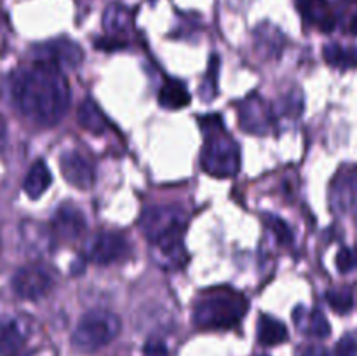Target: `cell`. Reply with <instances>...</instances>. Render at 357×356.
<instances>
[{
    "label": "cell",
    "mask_w": 357,
    "mask_h": 356,
    "mask_svg": "<svg viewBox=\"0 0 357 356\" xmlns=\"http://www.w3.org/2000/svg\"><path fill=\"white\" fill-rule=\"evenodd\" d=\"M13 100L24 117L51 128L59 124L68 110L70 87L61 68L37 61L14 75Z\"/></svg>",
    "instance_id": "cell-1"
},
{
    "label": "cell",
    "mask_w": 357,
    "mask_h": 356,
    "mask_svg": "<svg viewBox=\"0 0 357 356\" xmlns=\"http://www.w3.org/2000/svg\"><path fill=\"white\" fill-rule=\"evenodd\" d=\"M187 223V213L176 206H152L139 218V229L153 244L164 267H180L187 260L183 248Z\"/></svg>",
    "instance_id": "cell-2"
},
{
    "label": "cell",
    "mask_w": 357,
    "mask_h": 356,
    "mask_svg": "<svg viewBox=\"0 0 357 356\" xmlns=\"http://www.w3.org/2000/svg\"><path fill=\"white\" fill-rule=\"evenodd\" d=\"M250 309L246 297L229 288L206 292L194 307V323L201 330H230Z\"/></svg>",
    "instance_id": "cell-3"
},
{
    "label": "cell",
    "mask_w": 357,
    "mask_h": 356,
    "mask_svg": "<svg viewBox=\"0 0 357 356\" xmlns=\"http://www.w3.org/2000/svg\"><path fill=\"white\" fill-rule=\"evenodd\" d=\"M121 320L117 314L105 309L89 311L80 318L79 325L73 330V348L82 353H94L110 344L121 334Z\"/></svg>",
    "instance_id": "cell-4"
},
{
    "label": "cell",
    "mask_w": 357,
    "mask_h": 356,
    "mask_svg": "<svg viewBox=\"0 0 357 356\" xmlns=\"http://www.w3.org/2000/svg\"><path fill=\"white\" fill-rule=\"evenodd\" d=\"M201 152V166L215 178H232L241 170L239 145L223 129L206 133Z\"/></svg>",
    "instance_id": "cell-5"
},
{
    "label": "cell",
    "mask_w": 357,
    "mask_h": 356,
    "mask_svg": "<svg viewBox=\"0 0 357 356\" xmlns=\"http://www.w3.org/2000/svg\"><path fill=\"white\" fill-rule=\"evenodd\" d=\"M35 56L38 61L49 63L52 66H70L75 68L84 59V51L77 42L68 37L52 38V40L44 42V44L35 47Z\"/></svg>",
    "instance_id": "cell-6"
},
{
    "label": "cell",
    "mask_w": 357,
    "mask_h": 356,
    "mask_svg": "<svg viewBox=\"0 0 357 356\" xmlns=\"http://www.w3.org/2000/svg\"><path fill=\"white\" fill-rule=\"evenodd\" d=\"M13 290L21 299L38 300L51 290V276L38 265H26L13 276Z\"/></svg>",
    "instance_id": "cell-7"
},
{
    "label": "cell",
    "mask_w": 357,
    "mask_h": 356,
    "mask_svg": "<svg viewBox=\"0 0 357 356\" xmlns=\"http://www.w3.org/2000/svg\"><path fill=\"white\" fill-rule=\"evenodd\" d=\"M239 126L244 133L267 135L272 128V110L260 96H248L239 105Z\"/></svg>",
    "instance_id": "cell-8"
},
{
    "label": "cell",
    "mask_w": 357,
    "mask_h": 356,
    "mask_svg": "<svg viewBox=\"0 0 357 356\" xmlns=\"http://www.w3.org/2000/svg\"><path fill=\"white\" fill-rule=\"evenodd\" d=\"M87 257L100 265L121 260L129 251V244L124 236L115 232H100L87 241Z\"/></svg>",
    "instance_id": "cell-9"
},
{
    "label": "cell",
    "mask_w": 357,
    "mask_h": 356,
    "mask_svg": "<svg viewBox=\"0 0 357 356\" xmlns=\"http://www.w3.org/2000/svg\"><path fill=\"white\" fill-rule=\"evenodd\" d=\"M59 170L63 178L68 181L72 187L80 191H89L94 185V170L89 161L84 159L77 152H65L59 157Z\"/></svg>",
    "instance_id": "cell-10"
},
{
    "label": "cell",
    "mask_w": 357,
    "mask_h": 356,
    "mask_svg": "<svg viewBox=\"0 0 357 356\" xmlns=\"http://www.w3.org/2000/svg\"><path fill=\"white\" fill-rule=\"evenodd\" d=\"M52 227L59 237L66 241H73L86 230V218L77 208L70 205H63L56 212L52 218Z\"/></svg>",
    "instance_id": "cell-11"
},
{
    "label": "cell",
    "mask_w": 357,
    "mask_h": 356,
    "mask_svg": "<svg viewBox=\"0 0 357 356\" xmlns=\"http://www.w3.org/2000/svg\"><path fill=\"white\" fill-rule=\"evenodd\" d=\"M26 325L17 318H2L0 320V356H10L26 341Z\"/></svg>",
    "instance_id": "cell-12"
},
{
    "label": "cell",
    "mask_w": 357,
    "mask_h": 356,
    "mask_svg": "<svg viewBox=\"0 0 357 356\" xmlns=\"http://www.w3.org/2000/svg\"><path fill=\"white\" fill-rule=\"evenodd\" d=\"M298 9L309 23L316 24L321 31H333L337 20L326 0H298Z\"/></svg>",
    "instance_id": "cell-13"
},
{
    "label": "cell",
    "mask_w": 357,
    "mask_h": 356,
    "mask_svg": "<svg viewBox=\"0 0 357 356\" xmlns=\"http://www.w3.org/2000/svg\"><path fill=\"white\" fill-rule=\"evenodd\" d=\"M21 237L26 250L35 257L49 253L52 248V234L40 223L24 222L21 225Z\"/></svg>",
    "instance_id": "cell-14"
},
{
    "label": "cell",
    "mask_w": 357,
    "mask_h": 356,
    "mask_svg": "<svg viewBox=\"0 0 357 356\" xmlns=\"http://www.w3.org/2000/svg\"><path fill=\"white\" fill-rule=\"evenodd\" d=\"M52 184V175L49 171L47 164L44 163L42 159L35 161L31 164V168L28 170L26 177H24L23 181V188L26 192L28 198L31 199H38Z\"/></svg>",
    "instance_id": "cell-15"
},
{
    "label": "cell",
    "mask_w": 357,
    "mask_h": 356,
    "mask_svg": "<svg viewBox=\"0 0 357 356\" xmlns=\"http://www.w3.org/2000/svg\"><path fill=\"white\" fill-rule=\"evenodd\" d=\"M295 318V323L300 330H303L305 334L312 335L317 339H326L331 334V325L326 320L321 311H312V313H307L303 307H298L293 314Z\"/></svg>",
    "instance_id": "cell-16"
},
{
    "label": "cell",
    "mask_w": 357,
    "mask_h": 356,
    "mask_svg": "<svg viewBox=\"0 0 357 356\" xmlns=\"http://www.w3.org/2000/svg\"><path fill=\"white\" fill-rule=\"evenodd\" d=\"M257 337L258 342L261 346H272L282 344L284 341H288V328L282 321H279L278 318L268 316V314H261L260 320H258L257 327Z\"/></svg>",
    "instance_id": "cell-17"
},
{
    "label": "cell",
    "mask_w": 357,
    "mask_h": 356,
    "mask_svg": "<svg viewBox=\"0 0 357 356\" xmlns=\"http://www.w3.org/2000/svg\"><path fill=\"white\" fill-rule=\"evenodd\" d=\"M79 124L82 126L86 131L94 133V135H100V133L107 131L108 121L103 115L101 108L98 107V103H94L93 100H84L79 107Z\"/></svg>",
    "instance_id": "cell-18"
},
{
    "label": "cell",
    "mask_w": 357,
    "mask_h": 356,
    "mask_svg": "<svg viewBox=\"0 0 357 356\" xmlns=\"http://www.w3.org/2000/svg\"><path fill=\"white\" fill-rule=\"evenodd\" d=\"M159 103L169 110H178L190 103V93L180 80H167L159 91Z\"/></svg>",
    "instance_id": "cell-19"
},
{
    "label": "cell",
    "mask_w": 357,
    "mask_h": 356,
    "mask_svg": "<svg viewBox=\"0 0 357 356\" xmlns=\"http://www.w3.org/2000/svg\"><path fill=\"white\" fill-rule=\"evenodd\" d=\"M129 24H131V13L128 10V7L121 6V3H112L105 9L103 27L110 35L117 37L119 34L128 30Z\"/></svg>",
    "instance_id": "cell-20"
},
{
    "label": "cell",
    "mask_w": 357,
    "mask_h": 356,
    "mask_svg": "<svg viewBox=\"0 0 357 356\" xmlns=\"http://www.w3.org/2000/svg\"><path fill=\"white\" fill-rule=\"evenodd\" d=\"M323 56L328 65L338 68H357V47H342L340 44L324 45Z\"/></svg>",
    "instance_id": "cell-21"
},
{
    "label": "cell",
    "mask_w": 357,
    "mask_h": 356,
    "mask_svg": "<svg viewBox=\"0 0 357 356\" xmlns=\"http://www.w3.org/2000/svg\"><path fill=\"white\" fill-rule=\"evenodd\" d=\"M326 300L337 314H349L354 309V295L351 288H335L326 293Z\"/></svg>",
    "instance_id": "cell-22"
},
{
    "label": "cell",
    "mask_w": 357,
    "mask_h": 356,
    "mask_svg": "<svg viewBox=\"0 0 357 356\" xmlns=\"http://www.w3.org/2000/svg\"><path fill=\"white\" fill-rule=\"evenodd\" d=\"M264 218H265V223H267V227L274 232L275 239H278L279 243L281 244L293 243V232L284 220L279 218V216L275 215H264Z\"/></svg>",
    "instance_id": "cell-23"
},
{
    "label": "cell",
    "mask_w": 357,
    "mask_h": 356,
    "mask_svg": "<svg viewBox=\"0 0 357 356\" xmlns=\"http://www.w3.org/2000/svg\"><path fill=\"white\" fill-rule=\"evenodd\" d=\"M218 66H220V59L216 58V56H213V58L209 59L208 75L204 77V84L201 86L202 100L211 101L213 98L216 96V79H218Z\"/></svg>",
    "instance_id": "cell-24"
},
{
    "label": "cell",
    "mask_w": 357,
    "mask_h": 356,
    "mask_svg": "<svg viewBox=\"0 0 357 356\" xmlns=\"http://www.w3.org/2000/svg\"><path fill=\"white\" fill-rule=\"evenodd\" d=\"M357 267V250L352 248H342L337 253V269L340 272H351Z\"/></svg>",
    "instance_id": "cell-25"
},
{
    "label": "cell",
    "mask_w": 357,
    "mask_h": 356,
    "mask_svg": "<svg viewBox=\"0 0 357 356\" xmlns=\"http://www.w3.org/2000/svg\"><path fill=\"white\" fill-rule=\"evenodd\" d=\"M337 356H357V339L345 335L337 344Z\"/></svg>",
    "instance_id": "cell-26"
},
{
    "label": "cell",
    "mask_w": 357,
    "mask_h": 356,
    "mask_svg": "<svg viewBox=\"0 0 357 356\" xmlns=\"http://www.w3.org/2000/svg\"><path fill=\"white\" fill-rule=\"evenodd\" d=\"M302 108H303V100H302V94L295 93V94H289L286 98V105H284V114L286 115H291V117H298L302 114Z\"/></svg>",
    "instance_id": "cell-27"
},
{
    "label": "cell",
    "mask_w": 357,
    "mask_h": 356,
    "mask_svg": "<svg viewBox=\"0 0 357 356\" xmlns=\"http://www.w3.org/2000/svg\"><path fill=\"white\" fill-rule=\"evenodd\" d=\"M143 356H169V351H167V346L162 341L152 339L143 348Z\"/></svg>",
    "instance_id": "cell-28"
},
{
    "label": "cell",
    "mask_w": 357,
    "mask_h": 356,
    "mask_svg": "<svg viewBox=\"0 0 357 356\" xmlns=\"http://www.w3.org/2000/svg\"><path fill=\"white\" fill-rule=\"evenodd\" d=\"M124 45H126L124 42H122L119 37H114V35H110V37L98 38L96 40V47L103 49V51H115V49H121V47H124Z\"/></svg>",
    "instance_id": "cell-29"
},
{
    "label": "cell",
    "mask_w": 357,
    "mask_h": 356,
    "mask_svg": "<svg viewBox=\"0 0 357 356\" xmlns=\"http://www.w3.org/2000/svg\"><path fill=\"white\" fill-rule=\"evenodd\" d=\"M303 356H330V353L323 346H310V348L305 349Z\"/></svg>",
    "instance_id": "cell-30"
},
{
    "label": "cell",
    "mask_w": 357,
    "mask_h": 356,
    "mask_svg": "<svg viewBox=\"0 0 357 356\" xmlns=\"http://www.w3.org/2000/svg\"><path fill=\"white\" fill-rule=\"evenodd\" d=\"M349 31H351V34L357 35V13L351 17V23H349Z\"/></svg>",
    "instance_id": "cell-31"
},
{
    "label": "cell",
    "mask_w": 357,
    "mask_h": 356,
    "mask_svg": "<svg viewBox=\"0 0 357 356\" xmlns=\"http://www.w3.org/2000/svg\"><path fill=\"white\" fill-rule=\"evenodd\" d=\"M3 140H6V122L0 117V147L3 145Z\"/></svg>",
    "instance_id": "cell-32"
},
{
    "label": "cell",
    "mask_w": 357,
    "mask_h": 356,
    "mask_svg": "<svg viewBox=\"0 0 357 356\" xmlns=\"http://www.w3.org/2000/svg\"><path fill=\"white\" fill-rule=\"evenodd\" d=\"M0 253H2V241H0Z\"/></svg>",
    "instance_id": "cell-33"
},
{
    "label": "cell",
    "mask_w": 357,
    "mask_h": 356,
    "mask_svg": "<svg viewBox=\"0 0 357 356\" xmlns=\"http://www.w3.org/2000/svg\"><path fill=\"white\" fill-rule=\"evenodd\" d=\"M264 356H265V355H264Z\"/></svg>",
    "instance_id": "cell-34"
}]
</instances>
